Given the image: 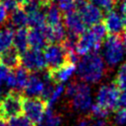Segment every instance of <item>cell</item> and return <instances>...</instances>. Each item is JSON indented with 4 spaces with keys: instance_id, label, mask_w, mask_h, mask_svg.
Returning <instances> with one entry per match:
<instances>
[{
    "instance_id": "obj_20",
    "label": "cell",
    "mask_w": 126,
    "mask_h": 126,
    "mask_svg": "<svg viewBox=\"0 0 126 126\" xmlns=\"http://www.w3.org/2000/svg\"><path fill=\"white\" fill-rule=\"evenodd\" d=\"M43 11L45 14L46 24L48 26H55L62 22V13L59 10L58 6L53 3H49L43 7Z\"/></svg>"
},
{
    "instance_id": "obj_8",
    "label": "cell",
    "mask_w": 126,
    "mask_h": 126,
    "mask_svg": "<svg viewBox=\"0 0 126 126\" xmlns=\"http://www.w3.org/2000/svg\"><path fill=\"white\" fill-rule=\"evenodd\" d=\"M101 42L102 40L89 29L79 36L76 46V53L84 56L92 52H96L100 48Z\"/></svg>"
},
{
    "instance_id": "obj_5",
    "label": "cell",
    "mask_w": 126,
    "mask_h": 126,
    "mask_svg": "<svg viewBox=\"0 0 126 126\" xmlns=\"http://www.w3.org/2000/svg\"><path fill=\"white\" fill-rule=\"evenodd\" d=\"M120 96V91L114 83L109 85H103L99 88L96 95V104L106 108L109 111L116 110L118 108V100Z\"/></svg>"
},
{
    "instance_id": "obj_21",
    "label": "cell",
    "mask_w": 126,
    "mask_h": 126,
    "mask_svg": "<svg viewBox=\"0 0 126 126\" xmlns=\"http://www.w3.org/2000/svg\"><path fill=\"white\" fill-rule=\"evenodd\" d=\"M30 74L31 73L28 70H26L23 66H19L17 69L14 70V75L16 78V88L14 91H17L19 93L24 91L29 81Z\"/></svg>"
},
{
    "instance_id": "obj_18",
    "label": "cell",
    "mask_w": 126,
    "mask_h": 126,
    "mask_svg": "<svg viewBox=\"0 0 126 126\" xmlns=\"http://www.w3.org/2000/svg\"><path fill=\"white\" fill-rule=\"evenodd\" d=\"M15 29L6 24L5 27L0 28V54L13 46V39Z\"/></svg>"
},
{
    "instance_id": "obj_35",
    "label": "cell",
    "mask_w": 126,
    "mask_h": 126,
    "mask_svg": "<svg viewBox=\"0 0 126 126\" xmlns=\"http://www.w3.org/2000/svg\"><path fill=\"white\" fill-rule=\"evenodd\" d=\"M3 6L5 7V9H6V11L8 12V14L13 13L16 9H18V8L20 7V6L18 5V3H17L16 0H8V1H6L5 3H3Z\"/></svg>"
},
{
    "instance_id": "obj_42",
    "label": "cell",
    "mask_w": 126,
    "mask_h": 126,
    "mask_svg": "<svg viewBox=\"0 0 126 126\" xmlns=\"http://www.w3.org/2000/svg\"><path fill=\"white\" fill-rule=\"evenodd\" d=\"M122 38H123V41H124V44H125V46H126V32L123 33V35H122Z\"/></svg>"
},
{
    "instance_id": "obj_33",
    "label": "cell",
    "mask_w": 126,
    "mask_h": 126,
    "mask_svg": "<svg viewBox=\"0 0 126 126\" xmlns=\"http://www.w3.org/2000/svg\"><path fill=\"white\" fill-rule=\"evenodd\" d=\"M114 118H115V122L118 125L124 124L126 122V110L125 109H122V108H117L115 110Z\"/></svg>"
},
{
    "instance_id": "obj_28",
    "label": "cell",
    "mask_w": 126,
    "mask_h": 126,
    "mask_svg": "<svg viewBox=\"0 0 126 126\" xmlns=\"http://www.w3.org/2000/svg\"><path fill=\"white\" fill-rule=\"evenodd\" d=\"M43 5L39 0H29L25 5H23L21 8L27 13V14H31L32 12L35 11H39L43 9Z\"/></svg>"
},
{
    "instance_id": "obj_30",
    "label": "cell",
    "mask_w": 126,
    "mask_h": 126,
    "mask_svg": "<svg viewBox=\"0 0 126 126\" xmlns=\"http://www.w3.org/2000/svg\"><path fill=\"white\" fill-rule=\"evenodd\" d=\"M64 92V86L62 84H57L56 87H55V90L54 92L52 93L51 96L49 97V99L47 100V105H48V108L51 107V105L60 97V95L62 94V93Z\"/></svg>"
},
{
    "instance_id": "obj_45",
    "label": "cell",
    "mask_w": 126,
    "mask_h": 126,
    "mask_svg": "<svg viewBox=\"0 0 126 126\" xmlns=\"http://www.w3.org/2000/svg\"><path fill=\"white\" fill-rule=\"evenodd\" d=\"M6 1H8V0H0V3H1V4H3V3H5Z\"/></svg>"
},
{
    "instance_id": "obj_29",
    "label": "cell",
    "mask_w": 126,
    "mask_h": 126,
    "mask_svg": "<svg viewBox=\"0 0 126 126\" xmlns=\"http://www.w3.org/2000/svg\"><path fill=\"white\" fill-rule=\"evenodd\" d=\"M58 8L64 15L75 12V2L74 0H60L58 2Z\"/></svg>"
},
{
    "instance_id": "obj_9",
    "label": "cell",
    "mask_w": 126,
    "mask_h": 126,
    "mask_svg": "<svg viewBox=\"0 0 126 126\" xmlns=\"http://www.w3.org/2000/svg\"><path fill=\"white\" fill-rule=\"evenodd\" d=\"M103 25L107 32L112 35L122 36L123 33L126 32V18L113 10L106 13Z\"/></svg>"
},
{
    "instance_id": "obj_40",
    "label": "cell",
    "mask_w": 126,
    "mask_h": 126,
    "mask_svg": "<svg viewBox=\"0 0 126 126\" xmlns=\"http://www.w3.org/2000/svg\"><path fill=\"white\" fill-rule=\"evenodd\" d=\"M17 1V3H18V5L20 6V7H22L23 5H25L29 0H16Z\"/></svg>"
},
{
    "instance_id": "obj_24",
    "label": "cell",
    "mask_w": 126,
    "mask_h": 126,
    "mask_svg": "<svg viewBox=\"0 0 126 126\" xmlns=\"http://www.w3.org/2000/svg\"><path fill=\"white\" fill-rule=\"evenodd\" d=\"M52 32H53V43H62L67 35L66 28L64 27V24L61 22L55 26L52 27Z\"/></svg>"
},
{
    "instance_id": "obj_12",
    "label": "cell",
    "mask_w": 126,
    "mask_h": 126,
    "mask_svg": "<svg viewBox=\"0 0 126 126\" xmlns=\"http://www.w3.org/2000/svg\"><path fill=\"white\" fill-rule=\"evenodd\" d=\"M78 13L80 14L85 25L91 26V27L97 24V23H100V21L103 17L102 11L98 7L94 6V4H92L90 2L82 10H80Z\"/></svg>"
},
{
    "instance_id": "obj_37",
    "label": "cell",
    "mask_w": 126,
    "mask_h": 126,
    "mask_svg": "<svg viewBox=\"0 0 126 126\" xmlns=\"http://www.w3.org/2000/svg\"><path fill=\"white\" fill-rule=\"evenodd\" d=\"M5 85L9 89H15L16 88V78H15L14 72H10V74H9L7 80H6Z\"/></svg>"
},
{
    "instance_id": "obj_26",
    "label": "cell",
    "mask_w": 126,
    "mask_h": 126,
    "mask_svg": "<svg viewBox=\"0 0 126 126\" xmlns=\"http://www.w3.org/2000/svg\"><path fill=\"white\" fill-rule=\"evenodd\" d=\"M109 110H107L106 108L98 105V104H94L91 107V113L90 116H92L93 118L95 119H105L108 115H109Z\"/></svg>"
},
{
    "instance_id": "obj_39",
    "label": "cell",
    "mask_w": 126,
    "mask_h": 126,
    "mask_svg": "<svg viewBox=\"0 0 126 126\" xmlns=\"http://www.w3.org/2000/svg\"><path fill=\"white\" fill-rule=\"evenodd\" d=\"M119 10H120L121 15L124 18H126V0H121L120 6H119Z\"/></svg>"
},
{
    "instance_id": "obj_31",
    "label": "cell",
    "mask_w": 126,
    "mask_h": 126,
    "mask_svg": "<svg viewBox=\"0 0 126 126\" xmlns=\"http://www.w3.org/2000/svg\"><path fill=\"white\" fill-rule=\"evenodd\" d=\"M8 126H33L25 116L14 118L8 122Z\"/></svg>"
},
{
    "instance_id": "obj_1",
    "label": "cell",
    "mask_w": 126,
    "mask_h": 126,
    "mask_svg": "<svg viewBox=\"0 0 126 126\" xmlns=\"http://www.w3.org/2000/svg\"><path fill=\"white\" fill-rule=\"evenodd\" d=\"M76 71L84 83H97L104 74V61L97 52L89 53L79 60Z\"/></svg>"
},
{
    "instance_id": "obj_15",
    "label": "cell",
    "mask_w": 126,
    "mask_h": 126,
    "mask_svg": "<svg viewBox=\"0 0 126 126\" xmlns=\"http://www.w3.org/2000/svg\"><path fill=\"white\" fill-rule=\"evenodd\" d=\"M0 64L9 70H15L21 66V55L12 46L0 54Z\"/></svg>"
},
{
    "instance_id": "obj_38",
    "label": "cell",
    "mask_w": 126,
    "mask_h": 126,
    "mask_svg": "<svg viewBox=\"0 0 126 126\" xmlns=\"http://www.w3.org/2000/svg\"><path fill=\"white\" fill-rule=\"evenodd\" d=\"M118 108H122L126 110V93L120 94L118 100Z\"/></svg>"
},
{
    "instance_id": "obj_6",
    "label": "cell",
    "mask_w": 126,
    "mask_h": 126,
    "mask_svg": "<svg viewBox=\"0 0 126 126\" xmlns=\"http://www.w3.org/2000/svg\"><path fill=\"white\" fill-rule=\"evenodd\" d=\"M43 54L46 61L47 71H53L68 62V53L62 44H48L44 48Z\"/></svg>"
},
{
    "instance_id": "obj_7",
    "label": "cell",
    "mask_w": 126,
    "mask_h": 126,
    "mask_svg": "<svg viewBox=\"0 0 126 126\" xmlns=\"http://www.w3.org/2000/svg\"><path fill=\"white\" fill-rule=\"evenodd\" d=\"M21 66L30 73H39L44 69H47L43 52L32 48L21 54Z\"/></svg>"
},
{
    "instance_id": "obj_23",
    "label": "cell",
    "mask_w": 126,
    "mask_h": 126,
    "mask_svg": "<svg viewBox=\"0 0 126 126\" xmlns=\"http://www.w3.org/2000/svg\"><path fill=\"white\" fill-rule=\"evenodd\" d=\"M61 122V116L56 114L51 108H47L41 123L38 126H59Z\"/></svg>"
},
{
    "instance_id": "obj_34",
    "label": "cell",
    "mask_w": 126,
    "mask_h": 126,
    "mask_svg": "<svg viewBox=\"0 0 126 126\" xmlns=\"http://www.w3.org/2000/svg\"><path fill=\"white\" fill-rule=\"evenodd\" d=\"M8 20H9V14L6 11L3 4L0 3V28L4 27V25L8 23Z\"/></svg>"
},
{
    "instance_id": "obj_14",
    "label": "cell",
    "mask_w": 126,
    "mask_h": 126,
    "mask_svg": "<svg viewBox=\"0 0 126 126\" xmlns=\"http://www.w3.org/2000/svg\"><path fill=\"white\" fill-rule=\"evenodd\" d=\"M75 71H76V65L70 62H67L63 66L53 71H48V74L50 79L55 84H62L67 80H69V78L75 73Z\"/></svg>"
},
{
    "instance_id": "obj_22",
    "label": "cell",
    "mask_w": 126,
    "mask_h": 126,
    "mask_svg": "<svg viewBox=\"0 0 126 126\" xmlns=\"http://www.w3.org/2000/svg\"><path fill=\"white\" fill-rule=\"evenodd\" d=\"M46 25V19L43 9L28 14V26L31 29H40Z\"/></svg>"
},
{
    "instance_id": "obj_3",
    "label": "cell",
    "mask_w": 126,
    "mask_h": 126,
    "mask_svg": "<svg viewBox=\"0 0 126 126\" xmlns=\"http://www.w3.org/2000/svg\"><path fill=\"white\" fill-rule=\"evenodd\" d=\"M23 98L24 95L17 91L7 93L0 100V120L8 123L23 116Z\"/></svg>"
},
{
    "instance_id": "obj_43",
    "label": "cell",
    "mask_w": 126,
    "mask_h": 126,
    "mask_svg": "<svg viewBox=\"0 0 126 126\" xmlns=\"http://www.w3.org/2000/svg\"><path fill=\"white\" fill-rule=\"evenodd\" d=\"M0 126H8V124H7L6 122H4V121H1V120H0Z\"/></svg>"
},
{
    "instance_id": "obj_4",
    "label": "cell",
    "mask_w": 126,
    "mask_h": 126,
    "mask_svg": "<svg viewBox=\"0 0 126 126\" xmlns=\"http://www.w3.org/2000/svg\"><path fill=\"white\" fill-rule=\"evenodd\" d=\"M48 108L47 102L41 97L23 98V116H25L33 126H38Z\"/></svg>"
},
{
    "instance_id": "obj_10",
    "label": "cell",
    "mask_w": 126,
    "mask_h": 126,
    "mask_svg": "<svg viewBox=\"0 0 126 126\" xmlns=\"http://www.w3.org/2000/svg\"><path fill=\"white\" fill-rule=\"evenodd\" d=\"M70 103H71V106L76 110L85 111L91 108V105H92L91 89L87 83L79 82L78 93L72 97Z\"/></svg>"
},
{
    "instance_id": "obj_2",
    "label": "cell",
    "mask_w": 126,
    "mask_h": 126,
    "mask_svg": "<svg viewBox=\"0 0 126 126\" xmlns=\"http://www.w3.org/2000/svg\"><path fill=\"white\" fill-rule=\"evenodd\" d=\"M126 46L121 35L109 34L105 37L102 45V59L109 68L117 66L124 58Z\"/></svg>"
},
{
    "instance_id": "obj_11",
    "label": "cell",
    "mask_w": 126,
    "mask_h": 126,
    "mask_svg": "<svg viewBox=\"0 0 126 126\" xmlns=\"http://www.w3.org/2000/svg\"><path fill=\"white\" fill-rule=\"evenodd\" d=\"M63 21H64V27L68 31L67 32L80 36L82 33L86 32V25L82 20L80 14L76 11L64 15Z\"/></svg>"
},
{
    "instance_id": "obj_17",
    "label": "cell",
    "mask_w": 126,
    "mask_h": 126,
    "mask_svg": "<svg viewBox=\"0 0 126 126\" xmlns=\"http://www.w3.org/2000/svg\"><path fill=\"white\" fill-rule=\"evenodd\" d=\"M28 28L19 29L15 32L14 39H13V47L19 52V54H23L29 49V40H28Z\"/></svg>"
},
{
    "instance_id": "obj_27",
    "label": "cell",
    "mask_w": 126,
    "mask_h": 126,
    "mask_svg": "<svg viewBox=\"0 0 126 126\" xmlns=\"http://www.w3.org/2000/svg\"><path fill=\"white\" fill-rule=\"evenodd\" d=\"M92 4L98 7L100 10L106 11V13L112 11L113 7L116 5L117 0H90Z\"/></svg>"
},
{
    "instance_id": "obj_19",
    "label": "cell",
    "mask_w": 126,
    "mask_h": 126,
    "mask_svg": "<svg viewBox=\"0 0 126 126\" xmlns=\"http://www.w3.org/2000/svg\"><path fill=\"white\" fill-rule=\"evenodd\" d=\"M7 24L13 27L15 30L28 28V14L21 7H19L10 14Z\"/></svg>"
},
{
    "instance_id": "obj_25",
    "label": "cell",
    "mask_w": 126,
    "mask_h": 126,
    "mask_svg": "<svg viewBox=\"0 0 126 126\" xmlns=\"http://www.w3.org/2000/svg\"><path fill=\"white\" fill-rule=\"evenodd\" d=\"M114 84L119 89V91L126 93V63L119 67Z\"/></svg>"
},
{
    "instance_id": "obj_41",
    "label": "cell",
    "mask_w": 126,
    "mask_h": 126,
    "mask_svg": "<svg viewBox=\"0 0 126 126\" xmlns=\"http://www.w3.org/2000/svg\"><path fill=\"white\" fill-rule=\"evenodd\" d=\"M39 1L42 3V5H43V6H45V5L49 4V3H51V2H50V0H39Z\"/></svg>"
},
{
    "instance_id": "obj_36",
    "label": "cell",
    "mask_w": 126,
    "mask_h": 126,
    "mask_svg": "<svg viewBox=\"0 0 126 126\" xmlns=\"http://www.w3.org/2000/svg\"><path fill=\"white\" fill-rule=\"evenodd\" d=\"M10 72L11 71L8 68H6L5 66H3V65L0 64V87L4 83H6V80H7L8 76H9Z\"/></svg>"
},
{
    "instance_id": "obj_32",
    "label": "cell",
    "mask_w": 126,
    "mask_h": 126,
    "mask_svg": "<svg viewBox=\"0 0 126 126\" xmlns=\"http://www.w3.org/2000/svg\"><path fill=\"white\" fill-rule=\"evenodd\" d=\"M79 90V81H73L71 83H69L65 89V94L67 96L69 97H73Z\"/></svg>"
},
{
    "instance_id": "obj_16",
    "label": "cell",
    "mask_w": 126,
    "mask_h": 126,
    "mask_svg": "<svg viewBox=\"0 0 126 126\" xmlns=\"http://www.w3.org/2000/svg\"><path fill=\"white\" fill-rule=\"evenodd\" d=\"M28 40H29V46H31V48L34 50L41 51L48 45V42L44 36V33L41 28L30 29L28 33Z\"/></svg>"
},
{
    "instance_id": "obj_44",
    "label": "cell",
    "mask_w": 126,
    "mask_h": 126,
    "mask_svg": "<svg viewBox=\"0 0 126 126\" xmlns=\"http://www.w3.org/2000/svg\"><path fill=\"white\" fill-rule=\"evenodd\" d=\"M59 1H60V0H50V2H51V3H53V4H55V3H56V2H57V3H58V2H59Z\"/></svg>"
},
{
    "instance_id": "obj_13",
    "label": "cell",
    "mask_w": 126,
    "mask_h": 126,
    "mask_svg": "<svg viewBox=\"0 0 126 126\" xmlns=\"http://www.w3.org/2000/svg\"><path fill=\"white\" fill-rule=\"evenodd\" d=\"M43 89V79L37 73H31L29 81L26 88L24 89V94L28 95L27 97H38L41 94Z\"/></svg>"
}]
</instances>
